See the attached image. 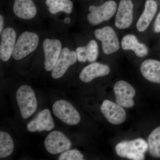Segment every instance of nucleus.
<instances>
[{
  "label": "nucleus",
  "instance_id": "nucleus-1",
  "mask_svg": "<svg viewBox=\"0 0 160 160\" xmlns=\"http://www.w3.org/2000/svg\"><path fill=\"white\" fill-rule=\"evenodd\" d=\"M39 43V38L36 32L26 31L18 37L12 57L16 61L23 59L37 49Z\"/></svg>",
  "mask_w": 160,
  "mask_h": 160
},
{
  "label": "nucleus",
  "instance_id": "nucleus-2",
  "mask_svg": "<svg viewBox=\"0 0 160 160\" xmlns=\"http://www.w3.org/2000/svg\"><path fill=\"white\" fill-rule=\"evenodd\" d=\"M148 149V143L142 138L123 141L115 147L116 152L118 156L133 160H144V154Z\"/></svg>",
  "mask_w": 160,
  "mask_h": 160
},
{
  "label": "nucleus",
  "instance_id": "nucleus-3",
  "mask_svg": "<svg viewBox=\"0 0 160 160\" xmlns=\"http://www.w3.org/2000/svg\"><path fill=\"white\" fill-rule=\"evenodd\" d=\"M16 97L22 117L28 118L37 109V100L34 91L30 86L22 85L18 89Z\"/></svg>",
  "mask_w": 160,
  "mask_h": 160
},
{
  "label": "nucleus",
  "instance_id": "nucleus-4",
  "mask_svg": "<svg viewBox=\"0 0 160 160\" xmlns=\"http://www.w3.org/2000/svg\"><path fill=\"white\" fill-rule=\"evenodd\" d=\"M117 9L114 1H108L99 6H91L89 7V12L87 14L88 22L92 26H97L108 21L114 15Z\"/></svg>",
  "mask_w": 160,
  "mask_h": 160
},
{
  "label": "nucleus",
  "instance_id": "nucleus-5",
  "mask_svg": "<svg viewBox=\"0 0 160 160\" xmlns=\"http://www.w3.org/2000/svg\"><path fill=\"white\" fill-rule=\"evenodd\" d=\"M52 111L56 116L67 125L74 126L81 120L79 112L73 106L67 101L60 100L55 102Z\"/></svg>",
  "mask_w": 160,
  "mask_h": 160
},
{
  "label": "nucleus",
  "instance_id": "nucleus-6",
  "mask_svg": "<svg viewBox=\"0 0 160 160\" xmlns=\"http://www.w3.org/2000/svg\"><path fill=\"white\" fill-rule=\"evenodd\" d=\"M96 38L101 41L103 52L109 55L118 51L120 48L119 42L114 29L109 26L95 30Z\"/></svg>",
  "mask_w": 160,
  "mask_h": 160
},
{
  "label": "nucleus",
  "instance_id": "nucleus-7",
  "mask_svg": "<svg viewBox=\"0 0 160 160\" xmlns=\"http://www.w3.org/2000/svg\"><path fill=\"white\" fill-rule=\"evenodd\" d=\"M44 54V68L46 71L52 70L62 49V43L57 39L47 38L42 43Z\"/></svg>",
  "mask_w": 160,
  "mask_h": 160
},
{
  "label": "nucleus",
  "instance_id": "nucleus-8",
  "mask_svg": "<svg viewBox=\"0 0 160 160\" xmlns=\"http://www.w3.org/2000/svg\"><path fill=\"white\" fill-rule=\"evenodd\" d=\"M44 145L49 153L57 154L69 150L72 143L70 140L62 132L53 131L47 136L44 142Z\"/></svg>",
  "mask_w": 160,
  "mask_h": 160
},
{
  "label": "nucleus",
  "instance_id": "nucleus-9",
  "mask_svg": "<svg viewBox=\"0 0 160 160\" xmlns=\"http://www.w3.org/2000/svg\"><path fill=\"white\" fill-rule=\"evenodd\" d=\"M78 60L76 52L67 47L62 48L61 54L54 68L51 71V76L54 79L63 77L70 66L76 62Z\"/></svg>",
  "mask_w": 160,
  "mask_h": 160
},
{
  "label": "nucleus",
  "instance_id": "nucleus-10",
  "mask_svg": "<svg viewBox=\"0 0 160 160\" xmlns=\"http://www.w3.org/2000/svg\"><path fill=\"white\" fill-rule=\"evenodd\" d=\"M114 90L117 104L122 107L130 108L134 105L133 98L136 91L132 86L125 81H120L114 85Z\"/></svg>",
  "mask_w": 160,
  "mask_h": 160
},
{
  "label": "nucleus",
  "instance_id": "nucleus-11",
  "mask_svg": "<svg viewBox=\"0 0 160 160\" xmlns=\"http://www.w3.org/2000/svg\"><path fill=\"white\" fill-rule=\"evenodd\" d=\"M133 4L131 0H121L115 20L118 29H123L130 27L133 20Z\"/></svg>",
  "mask_w": 160,
  "mask_h": 160
},
{
  "label": "nucleus",
  "instance_id": "nucleus-12",
  "mask_svg": "<svg viewBox=\"0 0 160 160\" xmlns=\"http://www.w3.org/2000/svg\"><path fill=\"white\" fill-rule=\"evenodd\" d=\"M16 38V32L11 27H6L1 34L0 58L3 62H7L11 57Z\"/></svg>",
  "mask_w": 160,
  "mask_h": 160
},
{
  "label": "nucleus",
  "instance_id": "nucleus-13",
  "mask_svg": "<svg viewBox=\"0 0 160 160\" xmlns=\"http://www.w3.org/2000/svg\"><path fill=\"white\" fill-rule=\"evenodd\" d=\"M101 110L106 119L114 125H120L126 120V111L122 106L109 100H105L101 106Z\"/></svg>",
  "mask_w": 160,
  "mask_h": 160
},
{
  "label": "nucleus",
  "instance_id": "nucleus-14",
  "mask_svg": "<svg viewBox=\"0 0 160 160\" xmlns=\"http://www.w3.org/2000/svg\"><path fill=\"white\" fill-rule=\"evenodd\" d=\"M54 127V121L52 117L51 112L48 109L40 112L36 118L27 125V129L30 132L50 131Z\"/></svg>",
  "mask_w": 160,
  "mask_h": 160
},
{
  "label": "nucleus",
  "instance_id": "nucleus-15",
  "mask_svg": "<svg viewBox=\"0 0 160 160\" xmlns=\"http://www.w3.org/2000/svg\"><path fill=\"white\" fill-rule=\"evenodd\" d=\"M110 72V68L107 65L93 62L83 68L79 77L83 82L89 83L96 78L106 76Z\"/></svg>",
  "mask_w": 160,
  "mask_h": 160
},
{
  "label": "nucleus",
  "instance_id": "nucleus-16",
  "mask_svg": "<svg viewBox=\"0 0 160 160\" xmlns=\"http://www.w3.org/2000/svg\"><path fill=\"white\" fill-rule=\"evenodd\" d=\"M12 9L15 15L20 19L32 20L37 14V8L32 0H15Z\"/></svg>",
  "mask_w": 160,
  "mask_h": 160
},
{
  "label": "nucleus",
  "instance_id": "nucleus-17",
  "mask_svg": "<svg viewBox=\"0 0 160 160\" xmlns=\"http://www.w3.org/2000/svg\"><path fill=\"white\" fill-rule=\"evenodd\" d=\"M158 9V5L154 0H147L145 3L144 11L136 24L138 31H146L154 18Z\"/></svg>",
  "mask_w": 160,
  "mask_h": 160
},
{
  "label": "nucleus",
  "instance_id": "nucleus-18",
  "mask_svg": "<svg viewBox=\"0 0 160 160\" xmlns=\"http://www.w3.org/2000/svg\"><path fill=\"white\" fill-rule=\"evenodd\" d=\"M141 73L151 82L160 84V62L147 59L143 62L140 67Z\"/></svg>",
  "mask_w": 160,
  "mask_h": 160
},
{
  "label": "nucleus",
  "instance_id": "nucleus-19",
  "mask_svg": "<svg viewBox=\"0 0 160 160\" xmlns=\"http://www.w3.org/2000/svg\"><path fill=\"white\" fill-rule=\"evenodd\" d=\"M122 49L125 50H132L139 58L146 57L149 49L144 43H140L135 36L127 34L122 38L121 42Z\"/></svg>",
  "mask_w": 160,
  "mask_h": 160
},
{
  "label": "nucleus",
  "instance_id": "nucleus-20",
  "mask_svg": "<svg viewBox=\"0 0 160 160\" xmlns=\"http://www.w3.org/2000/svg\"><path fill=\"white\" fill-rule=\"evenodd\" d=\"M45 3L49 12L52 15L60 12L70 14L73 9V3L70 0H46Z\"/></svg>",
  "mask_w": 160,
  "mask_h": 160
},
{
  "label": "nucleus",
  "instance_id": "nucleus-21",
  "mask_svg": "<svg viewBox=\"0 0 160 160\" xmlns=\"http://www.w3.org/2000/svg\"><path fill=\"white\" fill-rule=\"evenodd\" d=\"M148 149L152 157L160 158V126L149 134L148 139Z\"/></svg>",
  "mask_w": 160,
  "mask_h": 160
},
{
  "label": "nucleus",
  "instance_id": "nucleus-22",
  "mask_svg": "<svg viewBox=\"0 0 160 160\" xmlns=\"http://www.w3.org/2000/svg\"><path fill=\"white\" fill-rule=\"evenodd\" d=\"M14 143L11 136L5 132L0 131V158L8 157L13 152Z\"/></svg>",
  "mask_w": 160,
  "mask_h": 160
},
{
  "label": "nucleus",
  "instance_id": "nucleus-23",
  "mask_svg": "<svg viewBox=\"0 0 160 160\" xmlns=\"http://www.w3.org/2000/svg\"><path fill=\"white\" fill-rule=\"evenodd\" d=\"M88 54V61L93 62L97 59L98 56V47L97 42L94 40L89 41L86 46Z\"/></svg>",
  "mask_w": 160,
  "mask_h": 160
},
{
  "label": "nucleus",
  "instance_id": "nucleus-24",
  "mask_svg": "<svg viewBox=\"0 0 160 160\" xmlns=\"http://www.w3.org/2000/svg\"><path fill=\"white\" fill-rule=\"evenodd\" d=\"M83 154L77 149L67 150L61 154L58 158L59 160H83Z\"/></svg>",
  "mask_w": 160,
  "mask_h": 160
},
{
  "label": "nucleus",
  "instance_id": "nucleus-25",
  "mask_svg": "<svg viewBox=\"0 0 160 160\" xmlns=\"http://www.w3.org/2000/svg\"><path fill=\"white\" fill-rule=\"evenodd\" d=\"M75 51L79 62H86L88 61V54L86 46L78 47Z\"/></svg>",
  "mask_w": 160,
  "mask_h": 160
},
{
  "label": "nucleus",
  "instance_id": "nucleus-26",
  "mask_svg": "<svg viewBox=\"0 0 160 160\" xmlns=\"http://www.w3.org/2000/svg\"><path fill=\"white\" fill-rule=\"evenodd\" d=\"M154 31L156 33L160 32V12L156 19L154 25Z\"/></svg>",
  "mask_w": 160,
  "mask_h": 160
},
{
  "label": "nucleus",
  "instance_id": "nucleus-27",
  "mask_svg": "<svg viewBox=\"0 0 160 160\" xmlns=\"http://www.w3.org/2000/svg\"><path fill=\"white\" fill-rule=\"evenodd\" d=\"M4 18L2 14L0 15V34H2L4 30Z\"/></svg>",
  "mask_w": 160,
  "mask_h": 160
}]
</instances>
